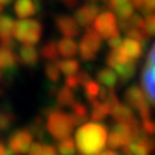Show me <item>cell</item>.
<instances>
[{
	"label": "cell",
	"mask_w": 155,
	"mask_h": 155,
	"mask_svg": "<svg viewBox=\"0 0 155 155\" xmlns=\"http://www.w3.org/2000/svg\"><path fill=\"white\" fill-rule=\"evenodd\" d=\"M108 131L102 122H85L75 134L78 151L82 155H96L105 148Z\"/></svg>",
	"instance_id": "obj_1"
},
{
	"label": "cell",
	"mask_w": 155,
	"mask_h": 155,
	"mask_svg": "<svg viewBox=\"0 0 155 155\" xmlns=\"http://www.w3.org/2000/svg\"><path fill=\"white\" fill-rule=\"evenodd\" d=\"M42 116L46 118V131L52 135V138L61 141L71 137L75 129V121L71 114L61 111L58 108H48L42 112Z\"/></svg>",
	"instance_id": "obj_2"
},
{
	"label": "cell",
	"mask_w": 155,
	"mask_h": 155,
	"mask_svg": "<svg viewBox=\"0 0 155 155\" xmlns=\"http://www.w3.org/2000/svg\"><path fill=\"white\" fill-rule=\"evenodd\" d=\"M42 23L36 19H20L15 25L13 38L22 45H36L42 39Z\"/></svg>",
	"instance_id": "obj_3"
},
{
	"label": "cell",
	"mask_w": 155,
	"mask_h": 155,
	"mask_svg": "<svg viewBox=\"0 0 155 155\" xmlns=\"http://www.w3.org/2000/svg\"><path fill=\"white\" fill-rule=\"evenodd\" d=\"M125 102L132 109L138 112L141 119L151 118V105L148 104V98L145 95L144 89H141L138 85H132L127 89L125 92Z\"/></svg>",
	"instance_id": "obj_4"
},
{
	"label": "cell",
	"mask_w": 155,
	"mask_h": 155,
	"mask_svg": "<svg viewBox=\"0 0 155 155\" xmlns=\"http://www.w3.org/2000/svg\"><path fill=\"white\" fill-rule=\"evenodd\" d=\"M101 46H102V38L98 35V32L94 28H86V32L79 43V55L82 61H94L101 50Z\"/></svg>",
	"instance_id": "obj_5"
},
{
	"label": "cell",
	"mask_w": 155,
	"mask_h": 155,
	"mask_svg": "<svg viewBox=\"0 0 155 155\" xmlns=\"http://www.w3.org/2000/svg\"><path fill=\"white\" fill-rule=\"evenodd\" d=\"M141 83H142L147 98L155 106V45L150 50L147 62L144 65L142 75H141Z\"/></svg>",
	"instance_id": "obj_6"
},
{
	"label": "cell",
	"mask_w": 155,
	"mask_h": 155,
	"mask_svg": "<svg viewBox=\"0 0 155 155\" xmlns=\"http://www.w3.org/2000/svg\"><path fill=\"white\" fill-rule=\"evenodd\" d=\"M92 25H94V29L98 32V35L102 39L108 40V39L119 35V26H118V22H116V16L114 15L112 10L101 12Z\"/></svg>",
	"instance_id": "obj_7"
},
{
	"label": "cell",
	"mask_w": 155,
	"mask_h": 155,
	"mask_svg": "<svg viewBox=\"0 0 155 155\" xmlns=\"http://www.w3.org/2000/svg\"><path fill=\"white\" fill-rule=\"evenodd\" d=\"M33 134L29 129H16L7 139V147L15 155H25L33 144Z\"/></svg>",
	"instance_id": "obj_8"
},
{
	"label": "cell",
	"mask_w": 155,
	"mask_h": 155,
	"mask_svg": "<svg viewBox=\"0 0 155 155\" xmlns=\"http://www.w3.org/2000/svg\"><path fill=\"white\" fill-rule=\"evenodd\" d=\"M17 55L13 49H9L6 46L0 45V71L5 72L7 79L10 81L17 72Z\"/></svg>",
	"instance_id": "obj_9"
},
{
	"label": "cell",
	"mask_w": 155,
	"mask_h": 155,
	"mask_svg": "<svg viewBox=\"0 0 155 155\" xmlns=\"http://www.w3.org/2000/svg\"><path fill=\"white\" fill-rule=\"evenodd\" d=\"M99 15V7L95 3H88V5L81 6L79 9L75 10V20L81 28H89L95 22L96 16Z\"/></svg>",
	"instance_id": "obj_10"
},
{
	"label": "cell",
	"mask_w": 155,
	"mask_h": 155,
	"mask_svg": "<svg viewBox=\"0 0 155 155\" xmlns=\"http://www.w3.org/2000/svg\"><path fill=\"white\" fill-rule=\"evenodd\" d=\"M56 28L63 35V38H78L81 33V26L78 25L75 17L68 16V15H61L56 17Z\"/></svg>",
	"instance_id": "obj_11"
},
{
	"label": "cell",
	"mask_w": 155,
	"mask_h": 155,
	"mask_svg": "<svg viewBox=\"0 0 155 155\" xmlns=\"http://www.w3.org/2000/svg\"><path fill=\"white\" fill-rule=\"evenodd\" d=\"M17 59L20 63L25 66H36L40 59V53L39 50L35 48V45H22L19 50H17Z\"/></svg>",
	"instance_id": "obj_12"
},
{
	"label": "cell",
	"mask_w": 155,
	"mask_h": 155,
	"mask_svg": "<svg viewBox=\"0 0 155 155\" xmlns=\"http://www.w3.org/2000/svg\"><path fill=\"white\" fill-rule=\"evenodd\" d=\"M119 49L122 50V53L127 56V59L129 61H134L137 62L142 56L144 53V46L141 42L135 40V39H131V38H127L122 40V45L119 46Z\"/></svg>",
	"instance_id": "obj_13"
},
{
	"label": "cell",
	"mask_w": 155,
	"mask_h": 155,
	"mask_svg": "<svg viewBox=\"0 0 155 155\" xmlns=\"http://www.w3.org/2000/svg\"><path fill=\"white\" fill-rule=\"evenodd\" d=\"M38 2L35 0H15L13 12L19 19H29L38 13Z\"/></svg>",
	"instance_id": "obj_14"
},
{
	"label": "cell",
	"mask_w": 155,
	"mask_h": 155,
	"mask_svg": "<svg viewBox=\"0 0 155 155\" xmlns=\"http://www.w3.org/2000/svg\"><path fill=\"white\" fill-rule=\"evenodd\" d=\"M109 7L119 20H128L135 13L131 0H109Z\"/></svg>",
	"instance_id": "obj_15"
},
{
	"label": "cell",
	"mask_w": 155,
	"mask_h": 155,
	"mask_svg": "<svg viewBox=\"0 0 155 155\" xmlns=\"http://www.w3.org/2000/svg\"><path fill=\"white\" fill-rule=\"evenodd\" d=\"M109 115H111V109L108 108V105H106L104 101L95 99L91 102V112H89V116H91V119L94 122H102Z\"/></svg>",
	"instance_id": "obj_16"
},
{
	"label": "cell",
	"mask_w": 155,
	"mask_h": 155,
	"mask_svg": "<svg viewBox=\"0 0 155 155\" xmlns=\"http://www.w3.org/2000/svg\"><path fill=\"white\" fill-rule=\"evenodd\" d=\"M56 45H58V52L62 58H73L79 52V45L72 38H62Z\"/></svg>",
	"instance_id": "obj_17"
},
{
	"label": "cell",
	"mask_w": 155,
	"mask_h": 155,
	"mask_svg": "<svg viewBox=\"0 0 155 155\" xmlns=\"http://www.w3.org/2000/svg\"><path fill=\"white\" fill-rule=\"evenodd\" d=\"M71 115H72L73 121H75V125H82L88 121L89 118V111L88 106L79 102V101H75L72 105H71Z\"/></svg>",
	"instance_id": "obj_18"
},
{
	"label": "cell",
	"mask_w": 155,
	"mask_h": 155,
	"mask_svg": "<svg viewBox=\"0 0 155 155\" xmlns=\"http://www.w3.org/2000/svg\"><path fill=\"white\" fill-rule=\"evenodd\" d=\"M115 72L116 75L119 76L122 83L128 82V81H131L137 72V65H135V62L134 61H128L125 63H119V65H116L115 68Z\"/></svg>",
	"instance_id": "obj_19"
},
{
	"label": "cell",
	"mask_w": 155,
	"mask_h": 155,
	"mask_svg": "<svg viewBox=\"0 0 155 155\" xmlns=\"http://www.w3.org/2000/svg\"><path fill=\"white\" fill-rule=\"evenodd\" d=\"M96 78H98V82L108 89H114L118 85V75H116V72L112 71V68L101 69L98 75H96Z\"/></svg>",
	"instance_id": "obj_20"
},
{
	"label": "cell",
	"mask_w": 155,
	"mask_h": 155,
	"mask_svg": "<svg viewBox=\"0 0 155 155\" xmlns=\"http://www.w3.org/2000/svg\"><path fill=\"white\" fill-rule=\"evenodd\" d=\"M16 20L10 15H0V40L13 38Z\"/></svg>",
	"instance_id": "obj_21"
},
{
	"label": "cell",
	"mask_w": 155,
	"mask_h": 155,
	"mask_svg": "<svg viewBox=\"0 0 155 155\" xmlns=\"http://www.w3.org/2000/svg\"><path fill=\"white\" fill-rule=\"evenodd\" d=\"M55 96H56V105L61 106V108H71V105L75 102V92H73V89L68 88V86L58 89Z\"/></svg>",
	"instance_id": "obj_22"
},
{
	"label": "cell",
	"mask_w": 155,
	"mask_h": 155,
	"mask_svg": "<svg viewBox=\"0 0 155 155\" xmlns=\"http://www.w3.org/2000/svg\"><path fill=\"white\" fill-rule=\"evenodd\" d=\"M28 155H59L58 150L53 145L43 142H33L29 148Z\"/></svg>",
	"instance_id": "obj_23"
},
{
	"label": "cell",
	"mask_w": 155,
	"mask_h": 155,
	"mask_svg": "<svg viewBox=\"0 0 155 155\" xmlns=\"http://www.w3.org/2000/svg\"><path fill=\"white\" fill-rule=\"evenodd\" d=\"M15 122H16V115H15V112L12 111L10 108L5 106V108L0 109V131L2 132L9 131L13 127Z\"/></svg>",
	"instance_id": "obj_24"
},
{
	"label": "cell",
	"mask_w": 155,
	"mask_h": 155,
	"mask_svg": "<svg viewBox=\"0 0 155 155\" xmlns=\"http://www.w3.org/2000/svg\"><path fill=\"white\" fill-rule=\"evenodd\" d=\"M56 150H58L59 155H76L78 154L76 142H75L71 137L58 141V147H56Z\"/></svg>",
	"instance_id": "obj_25"
},
{
	"label": "cell",
	"mask_w": 155,
	"mask_h": 155,
	"mask_svg": "<svg viewBox=\"0 0 155 155\" xmlns=\"http://www.w3.org/2000/svg\"><path fill=\"white\" fill-rule=\"evenodd\" d=\"M40 56L46 59L48 62H56L58 61V58H59V52H58V45L55 42H46V43L40 48Z\"/></svg>",
	"instance_id": "obj_26"
},
{
	"label": "cell",
	"mask_w": 155,
	"mask_h": 155,
	"mask_svg": "<svg viewBox=\"0 0 155 155\" xmlns=\"http://www.w3.org/2000/svg\"><path fill=\"white\" fill-rule=\"evenodd\" d=\"M58 66L61 69V72L63 75H75V73L79 72V62L76 59H72V58H65L63 61L58 62Z\"/></svg>",
	"instance_id": "obj_27"
},
{
	"label": "cell",
	"mask_w": 155,
	"mask_h": 155,
	"mask_svg": "<svg viewBox=\"0 0 155 155\" xmlns=\"http://www.w3.org/2000/svg\"><path fill=\"white\" fill-rule=\"evenodd\" d=\"M122 155H151V152L138 141H131L128 145L122 147Z\"/></svg>",
	"instance_id": "obj_28"
},
{
	"label": "cell",
	"mask_w": 155,
	"mask_h": 155,
	"mask_svg": "<svg viewBox=\"0 0 155 155\" xmlns=\"http://www.w3.org/2000/svg\"><path fill=\"white\" fill-rule=\"evenodd\" d=\"M28 129L33 134V137H36L39 139H43L45 132H48L46 131V124H43V116L42 115L36 116L33 121H32V124L29 125Z\"/></svg>",
	"instance_id": "obj_29"
},
{
	"label": "cell",
	"mask_w": 155,
	"mask_h": 155,
	"mask_svg": "<svg viewBox=\"0 0 155 155\" xmlns=\"http://www.w3.org/2000/svg\"><path fill=\"white\" fill-rule=\"evenodd\" d=\"M99 91H101V83L95 82V81H92V79L83 85V92H85V96H86V99H88L89 102L98 99Z\"/></svg>",
	"instance_id": "obj_30"
},
{
	"label": "cell",
	"mask_w": 155,
	"mask_h": 155,
	"mask_svg": "<svg viewBox=\"0 0 155 155\" xmlns=\"http://www.w3.org/2000/svg\"><path fill=\"white\" fill-rule=\"evenodd\" d=\"M61 69L58 66V63L55 62H48L45 66V75L48 78V81L50 83H58L61 79Z\"/></svg>",
	"instance_id": "obj_31"
},
{
	"label": "cell",
	"mask_w": 155,
	"mask_h": 155,
	"mask_svg": "<svg viewBox=\"0 0 155 155\" xmlns=\"http://www.w3.org/2000/svg\"><path fill=\"white\" fill-rule=\"evenodd\" d=\"M144 32L147 33V36H155V12L147 15L145 17Z\"/></svg>",
	"instance_id": "obj_32"
},
{
	"label": "cell",
	"mask_w": 155,
	"mask_h": 155,
	"mask_svg": "<svg viewBox=\"0 0 155 155\" xmlns=\"http://www.w3.org/2000/svg\"><path fill=\"white\" fill-rule=\"evenodd\" d=\"M141 131L147 135L155 137V121L151 118H145L141 121Z\"/></svg>",
	"instance_id": "obj_33"
},
{
	"label": "cell",
	"mask_w": 155,
	"mask_h": 155,
	"mask_svg": "<svg viewBox=\"0 0 155 155\" xmlns=\"http://www.w3.org/2000/svg\"><path fill=\"white\" fill-rule=\"evenodd\" d=\"M127 35H128V38H131V39H135V40H138V42H141V43L144 45L145 42H147V33H145L144 30H141V29H128L127 30Z\"/></svg>",
	"instance_id": "obj_34"
},
{
	"label": "cell",
	"mask_w": 155,
	"mask_h": 155,
	"mask_svg": "<svg viewBox=\"0 0 155 155\" xmlns=\"http://www.w3.org/2000/svg\"><path fill=\"white\" fill-rule=\"evenodd\" d=\"M65 86L73 89V91H75L78 86H81V83H79V78H78V73H75V75H68L66 79H65Z\"/></svg>",
	"instance_id": "obj_35"
},
{
	"label": "cell",
	"mask_w": 155,
	"mask_h": 155,
	"mask_svg": "<svg viewBox=\"0 0 155 155\" xmlns=\"http://www.w3.org/2000/svg\"><path fill=\"white\" fill-rule=\"evenodd\" d=\"M142 13L145 16L150 15V13H154L155 12V0H144V7H142Z\"/></svg>",
	"instance_id": "obj_36"
},
{
	"label": "cell",
	"mask_w": 155,
	"mask_h": 155,
	"mask_svg": "<svg viewBox=\"0 0 155 155\" xmlns=\"http://www.w3.org/2000/svg\"><path fill=\"white\" fill-rule=\"evenodd\" d=\"M122 40H124V39L121 38V35L114 36V38L108 39V46H109L111 49H116V48H119V46L122 45Z\"/></svg>",
	"instance_id": "obj_37"
},
{
	"label": "cell",
	"mask_w": 155,
	"mask_h": 155,
	"mask_svg": "<svg viewBox=\"0 0 155 155\" xmlns=\"http://www.w3.org/2000/svg\"><path fill=\"white\" fill-rule=\"evenodd\" d=\"M78 78H79V83H81L82 86L86 82H89V81H91V75H89L86 71H79V72H78Z\"/></svg>",
	"instance_id": "obj_38"
},
{
	"label": "cell",
	"mask_w": 155,
	"mask_h": 155,
	"mask_svg": "<svg viewBox=\"0 0 155 155\" xmlns=\"http://www.w3.org/2000/svg\"><path fill=\"white\" fill-rule=\"evenodd\" d=\"M0 155H15V154L12 152L10 148H9L7 145H5L2 141H0Z\"/></svg>",
	"instance_id": "obj_39"
},
{
	"label": "cell",
	"mask_w": 155,
	"mask_h": 155,
	"mask_svg": "<svg viewBox=\"0 0 155 155\" xmlns=\"http://www.w3.org/2000/svg\"><path fill=\"white\" fill-rule=\"evenodd\" d=\"M131 2H132V5L135 9L142 10V7H144V0H131Z\"/></svg>",
	"instance_id": "obj_40"
},
{
	"label": "cell",
	"mask_w": 155,
	"mask_h": 155,
	"mask_svg": "<svg viewBox=\"0 0 155 155\" xmlns=\"http://www.w3.org/2000/svg\"><path fill=\"white\" fill-rule=\"evenodd\" d=\"M96 155H119V154H118V152H115V151L111 148V150H102L101 152H98Z\"/></svg>",
	"instance_id": "obj_41"
},
{
	"label": "cell",
	"mask_w": 155,
	"mask_h": 155,
	"mask_svg": "<svg viewBox=\"0 0 155 155\" xmlns=\"http://www.w3.org/2000/svg\"><path fill=\"white\" fill-rule=\"evenodd\" d=\"M13 3V0H0V5L2 6H9Z\"/></svg>",
	"instance_id": "obj_42"
},
{
	"label": "cell",
	"mask_w": 155,
	"mask_h": 155,
	"mask_svg": "<svg viewBox=\"0 0 155 155\" xmlns=\"http://www.w3.org/2000/svg\"><path fill=\"white\" fill-rule=\"evenodd\" d=\"M2 78H3V72H2V71H0V79H2Z\"/></svg>",
	"instance_id": "obj_43"
},
{
	"label": "cell",
	"mask_w": 155,
	"mask_h": 155,
	"mask_svg": "<svg viewBox=\"0 0 155 155\" xmlns=\"http://www.w3.org/2000/svg\"><path fill=\"white\" fill-rule=\"evenodd\" d=\"M2 9H3V6L0 5V15H2Z\"/></svg>",
	"instance_id": "obj_44"
},
{
	"label": "cell",
	"mask_w": 155,
	"mask_h": 155,
	"mask_svg": "<svg viewBox=\"0 0 155 155\" xmlns=\"http://www.w3.org/2000/svg\"><path fill=\"white\" fill-rule=\"evenodd\" d=\"M35 2H39V0H35Z\"/></svg>",
	"instance_id": "obj_45"
},
{
	"label": "cell",
	"mask_w": 155,
	"mask_h": 155,
	"mask_svg": "<svg viewBox=\"0 0 155 155\" xmlns=\"http://www.w3.org/2000/svg\"><path fill=\"white\" fill-rule=\"evenodd\" d=\"M81 155H82V154H81Z\"/></svg>",
	"instance_id": "obj_46"
}]
</instances>
